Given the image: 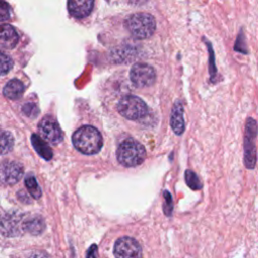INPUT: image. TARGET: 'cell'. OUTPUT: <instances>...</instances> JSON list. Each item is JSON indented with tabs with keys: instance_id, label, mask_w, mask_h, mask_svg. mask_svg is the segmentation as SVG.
I'll return each mask as SVG.
<instances>
[{
	"instance_id": "6da1fadb",
	"label": "cell",
	"mask_w": 258,
	"mask_h": 258,
	"mask_svg": "<svg viewBox=\"0 0 258 258\" xmlns=\"http://www.w3.org/2000/svg\"><path fill=\"white\" fill-rule=\"evenodd\" d=\"M72 140L75 148L87 155L98 153L103 146L101 133L95 127L90 125L80 127L73 134Z\"/></svg>"
},
{
	"instance_id": "7a4b0ae2",
	"label": "cell",
	"mask_w": 258,
	"mask_h": 258,
	"mask_svg": "<svg viewBox=\"0 0 258 258\" xmlns=\"http://www.w3.org/2000/svg\"><path fill=\"white\" fill-rule=\"evenodd\" d=\"M127 30L138 39L149 38L156 29L155 18L146 12H136L124 21Z\"/></svg>"
},
{
	"instance_id": "3957f363",
	"label": "cell",
	"mask_w": 258,
	"mask_h": 258,
	"mask_svg": "<svg viewBox=\"0 0 258 258\" xmlns=\"http://www.w3.org/2000/svg\"><path fill=\"white\" fill-rule=\"evenodd\" d=\"M116 154L119 163L126 167H133L145 160L146 150L140 142L133 138H127L119 144Z\"/></svg>"
},
{
	"instance_id": "277c9868",
	"label": "cell",
	"mask_w": 258,
	"mask_h": 258,
	"mask_svg": "<svg viewBox=\"0 0 258 258\" xmlns=\"http://www.w3.org/2000/svg\"><path fill=\"white\" fill-rule=\"evenodd\" d=\"M117 111L128 120H139L148 113L146 103L137 96L127 95L120 99L117 104Z\"/></svg>"
},
{
	"instance_id": "5b68a950",
	"label": "cell",
	"mask_w": 258,
	"mask_h": 258,
	"mask_svg": "<svg viewBox=\"0 0 258 258\" xmlns=\"http://www.w3.org/2000/svg\"><path fill=\"white\" fill-rule=\"evenodd\" d=\"M132 84L137 88L150 87L155 83L156 73L153 67L145 62L134 63L129 73Z\"/></svg>"
},
{
	"instance_id": "8992f818",
	"label": "cell",
	"mask_w": 258,
	"mask_h": 258,
	"mask_svg": "<svg viewBox=\"0 0 258 258\" xmlns=\"http://www.w3.org/2000/svg\"><path fill=\"white\" fill-rule=\"evenodd\" d=\"M257 133L256 121L252 118H248L246 122L245 142H244V161L248 168H254L256 164V148L255 137Z\"/></svg>"
},
{
	"instance_id": "52a82bcc",
	"label": "cell",
	"mask_w": 258,
	"mask_h": 258,
	"mask_svg": "<svg viewBox=\"0 0 258 258\" xmlns=\"http://www.w3.org/2000/svg\"><path fill=\"white\" fill-rule=\"evenodd\" d=\"M114 254L116 258H141L142 250L134 238L125 236L116 241Z\"/></svg>"
},
{
	"instance_id": "ba28073f",
	"label": "cell",
	"mask_w": 258,
	"mask_h": 258,
	"mask_svg": "<svg viewBox=\"0 0 258 258\" xmlns=\"http://www.w3.org/2000/svg\"><path fill=\"white\" fill-rule=\"evenodd\" d=\"M38 130L40 135L50 143L56 144L62 140V131L52 117H44L38 125Z\"/></svg>"
},
{
	"instance_id": "9c48e42d",
	"label": "cell",
	"mask_w": 258,
	"mask_h": 258,
	"mask_svg": "<svg viewBox=\"0 0 258 258\" xmlns=\"http://www.w3.org/2000/svg\"><path fill=\"white\" fill-rule=\"evenodd\" d=\"M23 175V167L15 161H4L0 163V182L3 184H14Z\"/></svg>"
},
{
	"instance_id": "30bf717a",
	"label": "cell",
	"mask_w": 258,
	"mask_h": 258,
	"mask_svg": "<svg viewBox=\"0 0 258 258\" xmlns=\"http://www.w3.org/2000/svg\"><path fill=\"white\" fill-rule=\"evenodd\" d=\"M18 33L10 24L0 25V48L12 49L18 42Z\"/></svg>"
},
{
	"instance_id": "8fae6325",
	"label": "cell",
	"mask_w": 258,
	"mask_h": 258,
	"mask_svg": "<svg viewBox=\"0 0 258 258\" xmlns=\"http://www.w3.org/2000/svg\"><path fill=\"white\" fill-rule=\"evenodd\" d=\"M94 7V0H69L68 9L71 15L77 18L88 16Z\"/></svg>"
},
{
	"instance_id": "7c38bea8",
	"label": "cell",
	"mask_w": 258,
	"mask_h": 258,
	"mask_svg": "<svg viewBox=\"0 0 258 258\" xmlns=\"http://www.w3.org/2000/svg\"><path fill=\"white\" fill-rule=\"evenodd\" d=\"M170 125L176 135H180L183 133L184 131L183 107L180 101H176L173 104L171 115H170Z\"/></svg>"
},
{
	"instance_id": "4fadbf2b",
	"label": "cell",
	"mask_w": 258,
	"mask_h": 258,
	"mask_svg": "<svg viewBox=\"0 0 258 258\" xmlns=\"http://www.w3.org/2000/svg\"><path fill=\"white\" fill-rule=\"evenodd\" d=\"M138 51L133 45L124 44L112 51V58L115 62H129L137 58Z\"/></svg>"
},
{
	"instance_id": "5bb4252c",
	"label": "cell",
	"mask_w": 258,
	"mask_h": 258,
	"mask_svg": "<svg viewBox=\"0 0 258 258\" xmlns=\"http://www.w3.org/2000/svg\"><path fill=\"white\" fill-rule=\"evenodd\" d=\"M23 92H24L23 84L20 81L15 80V79L9 81L3 89L4 96L11 100H16V99L20 98L22 96Z\"/></svg>"
},
{
	"instance_id": "9a60e30c",
	"label": "cell",
	"mask_w": 258,
	"mask_h": 258,
	"mask_svg": "<svg viewBox=\"0 0 258 258\" xmlns=\"http://www.w3.org/2000/svg\"><path fill=\"white\" fill-rule=\"evenodd\" d=\"M31 143L34 147V149L36 150V152L43 157L46 160L51 159L52 157V151L49 148V146L45 143V141H43L42 138H40L38 135L36 134H32L31 135Z\"/></svg>"
},
{
	"instance_id": "2e32d148",
	"label": "cell",
	"mask_w": 258,
	"mask_h": 258,
	"mask_svg": "<svg viewBox=\"0 0 258 258\" xmlns=\"http://www.w3.org/2000/svg\"><path fill=\"white\" fill-rule=\"evenodd\" d=\"M14 145L13 136L4 130L0 129V154L9 152Z\"/></svg>"
},
{
	"instance_id": "e0dca14e",
	"label": "cell",
	"mask_w": 258,
	"mask_h": 258,
	"mask_svg": "<svg viewBox=\"0 0 258 258\" xmlns=\"http://www.w3.org/2000/svg\"><path fill=\"white\" fill-rule=\"evenodd\" d=\"M23 227L28 231L29 233H32L34 235L39 234L43 231L44 229V222L41 218L39 217H34L28 221H26L23 225Z\"/></svg>"
},
{
	"instance_id": "ac0fdd59",
	"label": "cell",
	"mask_w": 258,
	"mask_h": 258,
	"mask_svg": "<svg viewBox=\"0 0 258 258\" xmlns=\"http://www.w3.org/2000/svg\"><path fill=\"white\" fill-rule=\"evenodd\" d=\"M25 185H26L28 191L30 192V195L34 199H39L41 197V189L33 175H29L25 178Z\"/></svg>"
},
{
	"instance_id": "d6986e66",
	"label": "cell",
	"mask_w": 258,
	"mask_h": 258,
	"mask_svg": "<svg viewBox=\"0 0 258 258\" xmlns=\"http://www.w3.org/2000/svg\"><path fill=\"white\" fill-rule=\"evenodd\" d=\"M13 66V61L9 55L0 51V75L7 74Z\"/></svg>"
},
{
	"instance_id": "ffe728a7",
	"label": "cell",
	"mask_w": 258,
	"mask_h": 258,
	"mask_svg": "<svg viewBox=\"0 0 258 258\" xmlns=\"http://www.w3.org/2000/svg\"><path fill=\"white\" fill-rule=\"evenodd\" d=\"M185 181H186V184L191 189H200V188H202V183H201L199 177L191 170H186L185 171Z\"/></svg>"
},
{
	"instance_id": "44dd1931",
	"label": "cell",
	"mask_w": 258,
	"mask_h": 258,
	"mask_svg": "<svg viewBox=\"0 0 258 258\" xmlns=\"http://www.w3.org/2000/svg\"><path fill=\"white\" fill-rule=\"evenodd\" d=\"M205 43H207L208 45V50H209V54H210V74H211V79L213 80L217 74V69H216V66H215V56H214V51H213V48H212V45L209 41L205 40Z\"/></svg>"
},
{
	"instance_id": "7402d4cb",
	"label": "cell",
	"mask_w": 258,
	"mask_h": 258,
	"mask_svg": "<svg viewBox=\"0 0 258 258\" xmlns=\"http://www.w3.org/2000/svg\"><path fill=\"white\" fill-rule=\"evenodd\" d=\"M163 195H164L163 211H164V214L166 216H170L171 212H172V209H173V203H172V200H171V196H170L169 191H167V190H165Z\"/></svg>"
},
{
	"instance_id": "603a6c76",
	"label": "cell",
	"mask_w": 258,
	"mask_h": 258,
	"mask_svg": "<svg viewBox=\"0 0 258 258\" xmlns=\"http://www.w3.org/2000/svg\"><path fill=\"white\" fill-rule=\"evenodd\" d=\"M22 112L30 117V118H35L37 115H38V109L37 107L32 104V103H28V104H25L23 107H22Z\"/></svg>"
},
{
	"instance_id": "cb8c5ba5",
	"label": "cell",
	"mask_w": 258,
	"mask_h": 258,
	"mask_svg": "<svg viewBox=\"0 0 258 258\" xmlns=\"http://www.w3.org/2000/svg\"><path fill=\"white\" fill-rule=\"evenodd\" d=\"M10 16V9L8 3L0 0V21L7 20Z\"/></svg>"
},
{
	"instance_id": "d4e9b609",
	"label": "cell",
	"mask_w": 258,
	"mask_h": 258,
	"mask_svg": "<svg viewBox=\"0 0 258 258\" xmlns=\"http://www.w3.org/2000/svg\"><path fill=\"white\" fill-rule=\"evenodd\" d=\"M241 36H242V33H240V35L237 37V41H236V44H235V50L240 51L242 53H247V50L245 49L246 45L243 43L244 39H241Z\"/></svg>"
},
{
	"instance_id": "484cf974",
	"label": "cell",
	"mask_w": 258,
	"mask_h": 258,
	"mask_svg": "<svg viewBox=\"0 0 258 258\" xmlns=\"http://www.w3.org/2000/svg\"><path fill=\"white\" fill-rule=\"evenodd\" d=\"M96 256H97V246L92 245V247L88 251L87 258H96Z\"/></svg>"
},
{
	"instance_id": "4316f807",
	"label": "cell",
	"mask_w": 258,
	"mask_h": 258,
	"mask_svg": "<svg viewBox=\"0 0 258 258\" xmlns=\"http://www.w3.org/2000/svg\"><path fill=\"white\" fill-rule=\"evenodd\" d=\"M29 258H49L44 252H35L30 255Z\"/></svg>"
},
{
	"instance_id": "83f0119b",
	"label": "cell",
	"mask_w": 258,
	"mask_h": 258,
	"mask_svg": "<svg viewBox=\"0 0 258 258\" xmlns=\"http://www.w3.org/2000/svg\"><path fill=\"white\" fill-rule=\"evenodd\" d=\"M129 2L132 4H136V5H141V4H144L145 2H147V0H129Z\"/></svg>"
}]
</instances>
